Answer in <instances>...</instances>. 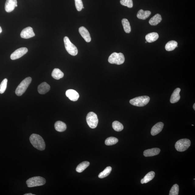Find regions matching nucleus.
<instances>
[{"label": "nucleus", "instance_id": "nucleus-1", "mask_svg": "<svg viewBox=\"0 0 195 195\" xmlns=\"http://www.w3.org/2000/svg\"><path fill=\"white\" fill-rule=\"evenodd\" d=\"M30 140L31 144L34 148L40 151L45 149L46 145L45 141L40 135L33 134L31 135Z\"/></svg>", "mask_w": 195, "mask_h": 195}, {"label": "nucleus", "instance_id": "nucleus-2", "mask_svg": "<svg viewBox=\"0 0 195 195\" xmlns=\"http://www.w3.org/2000/svg\"><path fill=\"white\" fill-rule=\"evenodd\" d=\"M32 79L28 77L24 79L19 84L15 91V93L18 96H22L26 92L27 89L32 82Z\"/></svg>", "mask_w": 195, "mask_h": 195}, {"label": "nucleus", "instance_id": "nucleus-3", "mask_svg": "<svg viewBox=\"0 0 195 195\" xmlns=\"http://www.w3.org/2000/svg\"><path fill=\"white\" fill-rule=\"evenodd\" d=\"M150 100V98L148 96H138L133 98L129 101L131 105L137 106V107H143L148 103Z\"/></svg>", "mask_w": 195, "mask_h": 195}, {"label": "nucleus", "instance_id": "nucleus-4", "mask_svg": "<svg viewBox=\"0 0 195 195\" xmlns=\"http://www.w3.org/2000/svg\"><path fill=\"white\" fill-rule=\"evenodd\" d=\"M46 183L45 179L40 176L32 177L28 179L26 181V184L29 188L42 186L45 185Z\"/></svg>", "mask_w": 195, "mask_h": 195}, {"label": "nucleus", "instance_id": "nucleus-5", "mask_svg": "<svg viewBox=\"0 0 195 195\" xmlns=\"http://www.w3.org/2000/svg\"><path fill=\"white\" fill-rule=\"evenodd\" d=\"M108 61L112 64L121 65L124 62V56L122 53H117L115 52L110 55Z\"/></svg>", "mask_w": 195, "mask_h": 195}, {"label": "nucleus", "instance_id": "nucleus-6", "mask_svg": "<svg viewBox=\"0 0 195 195\" xmlns=\"http://www.w3.org/2000/svg\"><path fill=\"white\" fill-rule=\"evenodd\" d=\"M191 142L188 139H182L176 143V149L179 152L184 151L188 149L190 146Z\"/></svg>", "mask_w": 195, "mask_h": 195}, {"label": "nucleus", "instance_id": "nucleus-7", "mask_svg": "<svg viewBox=\"0 0 195 195\" xmlns=\"http://www.w3.org/2000/svg\"><path fill=\"white\" fill-rule=\"evenodd\" d=\"M65 47L67 51L69 54L72 56H76L78 53L77 47L71 42L67 37L64 38Z\"/></svg>", "mask_w": 195, "mask_h": 195}, {"label": "nucleus", "instance_id": "nucleus-8", "mask_svg": "<svg viewBox=\"0 0 195 195\" xmlns=\"http://www.w3.org/2000/svg\"><path fill=\"white\" fill-rule=\"evenodd\" d=\"M87 123L90 128L94 129L97 127L98 119L97 115L93 112H91L88 114L86 118Z\"/></svg>", "mask_w": 195, "mask_h": 195}, {"label": "nucleus", "instance_id": "nucleus-9", "mask_svg": "<svg viewBox=\"0 0 195 195\" xmlns=\"http://www.w3.org/2000/svg\"><path fill=\"white\" fill-rule=\"evenodd\" d=\"M28 49L26 47H22L15 50L11 55V59L12 60H15L20 58L27 53Z\"/></svg>", "mask_w": 195, "mask_h": 195}, {"label": "nucleus", "instance_id": "nucleus-10", "mask_svg": "<svg viewBox=\"0 0 195 195\" xmlns=\"http://www.w3.org/2000/svg\"><path fill=\"white\" fill-rule=\"evenodd\" d=\"M35 35L33 29L30 27H28L23 30L21 32V37L24 39H29L34 37Z\"/></svg>", "mask_w": 195, "mask_h": 195}, {"label": "nucleus", "instance_id": "nucleus-11", "mask_svg": "<svg viewBox=\"0 0 195 195\" xmlns=\"http://www.w3.org/2000/svg\"><path fill=\"white\" fill-rule=\"evenodd\" d=\"M17 5V0H7L5 5V9L7 12H10L14 10Z\"/></svg>", "mask_w": 195, "mask_h": 195}, {"label": "nucleus", "instance_id": "nucleus-12", "mask_svg": "<svg viewBox=\"0 0 195 195\" xmlns=\"http://www.w3.org/2000/svg\"><path fill=\"white\" fill-rule=\"evenodd\" d=\"M65 94L69 99L73 101H76L79 98V94L76 90L73 89L67 90Z\"/></svg>", "mask_w": 195, "mask_h": 195}, {"label": "nucleus", "instance_id": "nucleus-13", "mask_svg": "<svg viewBox=\"0 0 195 195\" xmlns=\"http://www.w3.org/2000/svg\"><path fill=\"white\" fill-rule=\"evenodd\" d=\"M79 32L86 42H89L91 41V38L90 34L85 28L84 26L80 27L79 29Z\"/></svg>", "mask_w": 195, "mask_h": 195}, {"label": "nucleus", "instance_id": "nucleus-14", "mask_svg": "<svg viewBox=\"0 0 195 195\" xmlns=\"http://www.w3.org/2000/svg\"><path fill=\"white\" fill-rule=\"evenodd\" d=\"M164 127V124L162 122H159L152 127L151 134L152 136H154L159 134L163 129Z\"/></svg>", "mask_w": 195, "mask_h": 195}, {"label": "nucleus", "instance_id": "nucleus-15", "mask_svg": "<svg viewBox=\"0 0 195 195\" xmlns=\"http://www.w3.org/2000/svg\"><path fill=\"white\" fill-rule=\"evenodd\" d=\"M180 91V89L179 88L176 89L174 91L170 99V102L171 103H176L180 99V96L179 95V92Z\"/></svg>", "mask_w": 195, "mask_h": 195}, {"label": "nucleus", "instance_id": "nucleus-16", "mask_svg": "<svg viewBox=\"0 0 195 195\" xmlns=\"http://www.w3.org/2000/svg\"><path fill=\"white\" fill-rule=\"evenodd\" d=\"M161 151V150L159 148H154L151 149L145 150L144 152V155L145 157H149L158 155Z\"/></svg>", "mask_w": 195, "mask_h": 195}, {"label": "nucleus", "instance_id": "nucleus-17", "mask_svg": "<svg viewBox=\"0 0 195 195\" xmlns=\"http://www.w3.org/2000/svg\"><path fill=\"white\" fill-rule=\"evenodd\" d=\"M50 86L46 82H42L38 86V92L41 94H45L50 90Z\"/></svg>", "mask_w": 195, "mask_h": 195}, {"label": "nucleus", "instance_id": "nucleus-18", "mask_svg": "<svg viewBox=\"0 0 195 195\" xmlns=\"http://www.w3.org/2000/svg\"><path fill=\"white\" fill-rule=\"evenodd\" d=\"M151 14V12L150 11H145L142 9H140L138 11L137 16L139 19L144 20L148 18Z\"/></svg>", "mask_w": 195, "mask_h": 195}, {"label": "nucleus", "instance_id": "nucleus-19", "mask_svg": "<svg viewBox=\"0 0 195 195\" xmlns=\"http://www.w3.org/2000/svg\"><path fill=\"white\" fill-rule=\"evenodd\" d=\"M159 35L155 32L151 33L148 34L145 37V39L146 41L151 43L156 41L159 38Z\"/></svg>", "mask_w": 195, "mask_h": 195}, {"label": "nucleus", "instance_id": "nucleus-20", "mask_svg": "<svg viewBox=\"0 0 195 195\" xmlns=\"http://www.w3.org/2000/svg\"><path fill=\"white\" fill-rule=\"evenodd\" d=\"M55 130L58 132H63L66 130L67 125L64 123L60 121H57L55 124Z\"/></svg>", "mask_w": 195, "mask_h": 195}, {"label": "nucleus", "instance_id": "nucleus-21", "mask_svg": "<svg viewBox=\"0 0 195 195\" xmlns=\"http://www.w3.org/2000/svg\"><path fill=\"white\" fill-rule=\"evenodd\" d=\"M162 20V18L161 15L156 14L150 19L149 23L151 26H155L161 23Z\"/></svg>", "mask_w": 195, "mask_h": 195}, {"label": "nucleus", "instance_id": "nucleus-22", "mask_svg": "<svg viewBox=\"0 0 195 195\" xmlns=\"http://www.w3.org/2000/svg\"><path fill=\"white\" fill-rule=\"evenodd\" d=\"M155 173L154 171H151L145 176L144 179H142L141 180V183L144 184V183H147L149 182V181L152 180L155 177Z\"/></svg>", "mask_w": 195, "mask_h": 195}, {"label": "nucleus", "instance_id": "nucleus-23", "mask_svg": "<svg viewBox=\"0 0 195 195\" xmlns=\"http://www.w3.org/2000/svg\"><path fill=\"white\" fill-rule=\"evenodd\" d=\"M64 73L58 68H55L52 73L51 76L56 80H58L64 77Z\"/></svg>", "mask_w": 195, "mask_h": 195}, {"label": "nucleus", "instance_id": "nucleus-24", "mask_svg": "<svg viewBox=\"0 0 195 195\" xmlns=\"http://www.w3.org/2000/svg\"><path fill=\"white\" fill-rule=\"evenodd\" d=\"M90 165V163L88 161H84L80 163L77 166L76 171L77 172L81 173L85 170Z\"/></svg>", "mask_w": 195, "mask_h": 195}, {"label": "nucleus", "instance_id": "nucleus-25", "mask_svg": "<svg viewBox=\"0 0 195 195\" xmlns=\"http://www.w3.org/2000/svg\"><path fill=\"white\" fill-rule=\"evenodd\" d=\"M177 42L175 40H171L166 44L165 49L167 51H172L174 50L177 47Z\"/></svg>", "mask_w": 195, "mask_h": 195}, {"label": "nucleus", "instance_id": "nucleus-26", "mask_svg": "<svg viewBox=\"0 0 195 195\" xmlns=\"http://www.w3.org/2000/svg\"><path fill=\"white\" fill-rule=\"evenodd\" d=\"M122 24L125 32L127 33H130L131 28L128 20L126 19H123L122 20Z\"/></svg>", "mask_w": 195, "mask_h": 195}, {"label": "nucleus", "instance_id": "nucleus-27", "mask_svg": "<svg viewBox=\"0 0 195 195\" xmlns=\"http://www.w3.org/2000/svg\"><path fill=\"white\" fill-rule=\"evenodd\" d=\"M112 171V168L109 166L106 167L104 170L100 172L98 175V177L100 179H103L107 177L111 173Z\"/></svg>", "mask_w": 195, "mask_h": 195}, {"label": "nucleus", "instance_id": "nucleus-28", "mask_svg": "<svg viewBox=\"0 0 195 195\" xmlns=\"http://www.w3.org/2000/svg\"><path fill=\"white\" fill-rule=\"evenodd\" d=\"M112 126H113L114 130L117 132H120V131H122L124 129V126L122 124L118 121H114L112 124Z\"/></svg>", "mask_w": 195, "mask_h": 195}, {"label": "nucleus", "instance_id": "nucleus-29", "mask_svg": "<svg viewBox=\"0 0 195 195\" xmlns=\"http://www.w3.org/2000/svg\"><path fill=\"white\" fill-rule=\"evenodd\" d=\"M118 142V140L114 137H110L105 140V144L106 145L111 146L114 145L117 143Z\"/></svg>", "mask_w": 195, "mask_h": 195}, {"label": "nucleus", "instance_id": "nucleus-30", "mask_svg": "<svg viewBox=\"0 0 195 195\" xmlns=\"http://www.w3.org/2000/svg\"><path fill=\"white\" fill-rule=\"evenodd\" d=\"M179 186L177 184L173 185L169 192V195H178L179 192Z\"/></svg>", "mask_w": 195, "mask_h": 195}, {"label": "nucleus", "instance_id": "nucleus-31", "mask_svg": "<svg viewBox=\"0 0 195 195\" xmlns=\"http://www.w3.org/2000/svg\"><path fill=\"white\" fill-rule=\"evenodd\" d=\"M8 80L7 78L4 79L0 85V93L3 94L6 89Z\"/></svg>", "mask_w": 195, "mask_h": 195}, {"label": "nucleus", "instance_id": "nucleus-32", "mask_svg": "<svg viewBox=\"0 0 195 195\" xmlns=\"http://www.w3.org/2000/svg\"><path fill=\"white\" fill-rule=\"evenodd\" d=\"M120 3L121 5L127 6L129 8H131L133 7L132 0H120Z\"/></svg>", "mask_w": 195, "mask_h": 195}, {"label": "nucleus", "instance_id": "nucleus-33", "mask_svg": "<svg viewBox=\"0 0 195 195\" xmlns=\"http://www.w3.org/2000/svg\"><path fill=\"white\" fill-rule=\"evenodd\" d=\"M75 6H76V9L78 11H80L82 10V7H83L82 0H75Z\"/></svg>", "mask_w": 195, "mask_h": 195}, {"label": "nucleus", "instance_id": "nucleus-34", "mask_svg": "<svg viewBox=\"0 0 195 195\" xmlns=\"http://www.w3.org/2000/svg\"><path fill=\"white\" fill-rule=\"evenodd\" d=\"M24 195H35V194H33L32 193H27L25 194H24Z\"/></svg>", "mask_w": 195, "mask_h": 195}, {"label": "nucleus", "instance_id": "nucleus-35", "mask_svg": "<svg viewBox=\"0 0 195 195\" xmlns=\"http://www.w3.org/2000/svg\"><path fill=\"white\" fill-rule=\"evenodd\" d=\"M2 29L1 27L0 26V34L2 32Z\"/></svg>", "mask_w": 195, "mask_h": 195}, {"label": "nucleus", "instance_id": "nucleus-36", "mask_svg": "<svg viewBox=\"0 0 195 195\" xmlns=\"http://www.w3.org/2000/svg\"><path fill=\"white\" fill-rule=\"evenodd\" d=\"M195 104H194L193 106V108L194 110H195Z\"/></svg>", "mask_w": 195, "mask_h": 195}, {"label": "nucleus", "instance_id": "nucleus-37", "mask_svg": "<svg viewBox=\"0 0 195 195\" xmlns=\"http://www.w3.org/2000/svg\"><path fill=\"white\" fill-rule=\"evenodd\" d=\"M84 9V7H82V9Z\"/></svg>", "mask_w": 195, "mask_h": 195}, {"label": "nucleus", "instance_id": "nucleus-38", "mask_svg": "<svg viewBox=\"0 0 195 195\" xmlns=\"http://www.w3.org/2000/svg\"><path fill=\"white\" fill-rule=\"evenodd\" d=\"M147 42L146 41V42H145V43H147Z\"/></svg>", "mask_w": 195, "mask_h": 195}]
</instances>
